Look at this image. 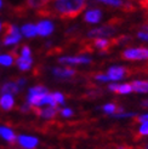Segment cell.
<instances>
[{
    "mask_svg": "<svg viewBox=\"0 0 148 149\" xmlns=\"http://www.w3.org/2000/svg\"><path fill=\"white\" fill-rule=\"evenodd\" d=\"M87 0H54L40 9V16L61 19H73L78 17L86 7Z\"/></svg>",
    "mask_w": 148,
    "mask_h": 149,
    "instance_id": "obj_1",
    "label": "cell"
},
{
    "mask_svg": "<svg viewBox=\"0 0 148 149\" xmlns=\"http://www.w3.org/2000/svg\"><path fill=\"white\" fill-rule=\"evenodd\" d=\"M118 23H120L119 18L109 21L107 24L102 26L100 28H95V29H92V31H90V32H89V36H92V38H103V36L112 35L117 31V24Z\"/></svg>",
    "mask_w": 148,
    "mask_h": 149,
    "instance_id": "obj_2",
    "label": "cell"
},
{
    "mask_svg": "<svg viewBox=\"0 0 148 149\" xmlns=\"http://www.w3.org/2000/svg\"><path fill=\"white\" fill-rule=\"evenodd\" d=\"M4 28H5V35L3 39L4 45L9 46V45H16V44H18L21 40V36H22L18 28L16 26L9 24V23H5Z\"/></svg>",
    "mask_w": 148,
    "mask_h": 149,
    "instance_id": "obj_3",
    "label": "cell"
},
{
    "mask_svg": "<svg viewBox=\"0 0 148 149\" xmlns=\"http://www.w3.org/2000/svg\"><path fill=\"white\" fill-rule=\"evenodd\" d=\"M123 58L129 61H141V59H148V49L145 47H134L128 49L123 52Z\"/></svg>",
    "mask_w": 148,
    "mask_h": 149,
    "instance_id": "obj_4",
    "label": "cell"
},
{
    "mask_svg": "<svg viewBox=\"0 0 148 149\" xmlns=\"http://www.w3.org/2000/svg\"><path fill=\"white\" fill-rule=\"evenodd\" d=\"M16 142L18 146L23 149H35L39 144V139L33 136H27V135H20L16 138Z\"/></svg>",
    "mask_w": 148,
    "mask_h": 149,
    "instance_id": "obj_5",
    "label": "cell"
},
{
    "mask_svg": "<svg viewBox=\"0 0 148 149\" xmlns=\"http://www.w3.org/2000/svg\"><path fill=\"white\" fill-rule=\"evenodd\" d=\"M63 64H87L91 59L86 56H64L58 59Z\"/></svg>",
    "mask_w": 148,
    "mask_h": 149,
    "instance_id": "obj_6",
    "label": "cell"
},
{
    "mask_svg": "<svg viewBox=\"0 0 148 149\" xmlns=\"http://www.w3.org/2000/svg\"><path fill=\"white\" fill-rule=\"evenodd\" d=\"M35 27H36V34H39L41 36L50 35L55 29L54 23L52 22H50V21H40Z\"/></svg>",
    "mask_w": 148,
    "mask_h": 149,
    "instance_id": "obj_7",
    "label": "cell"
},
{
    "mask_svg": "<svg viewBox=\"0 0 148 149\" xmlns=\"http://www.w3.org/2000/svg\"><path fill=\"white\" fill-rule=\"evenodd\" d=\"M125 68H123V67H118V65H114V67H110V68L108 69V74L107 77L109 80L112 81H118L120 80L125 77Z\"/></svg>",
    "mask_w": 148,
    "mask_h": 149,
    "instance_id": "obj_8",
    "label": "cell"
},
{
    "mask_svg": "<svg viewBox=\"0 0 148 149\" xmlns=\"http://www.w3.org/2000/svg\"><path fill=\"white\" fill-rule=\"evenodd\" d=\"M102 18V11L100 9H90L84 16V19L87 23H98Z\"/></svg>",
    "mask_w": 148,
    "mask_h": 149,
    "instance_id": "obj_9",
    "label": "cell"
},
{
    "mask_svg": "<svg viewBox=\"0 0 148 149\" xmlns=\"http://www.w3.org/2000/svg\"><path fill=\"white\" fill-rule=\"evenodd\" d=\"M0 137L9 143H15L16 142V138H17L13 130L11 127H9V126H0Z\"/></svg>",
    "mask_w": 148,
    "mask_h": 149,
    "instance_id": "obj_10",
    "label": "cell"
},
{
    "mask_svg": "<svg viewBox=\"0 0 148 149\" xmlns=\"http://www.w3.org/2000/svg\"><path fill=\"white\" fill-rule=\"evenodd\" d=\"M15 106V98L13 95L10 93H1L0 97V108L4 110H11Z\"/></svg>",
    "mask_w": 148,
    "mask_h": 149,
    "instance_id": "obj_11",
    "label": "cell"
},
{
    "mask_svg": "<svg viewBox=\"0 0 148 149\" xmlns=\"http://www.w3.org/2000/svg\"><path fill=\"white\" fill-rule=\"evenodd\" d=\"M36 114L44 119H52L57 113V108L55 107H46V108H36Z\"/></svg>",
    "mask_w": 148,
    "mask_h": 149,
    "instance_id": "obj_12",
    "label": "cell"
},
{
    "mask_svg": "<svg viewBox=\"0 0 148 149\" xmlns=\"http://www.w3.org/2000/svg\"><path fill=\"white\" fill-rule=\"evenodd\" d=\"M52 73L55 77L60 79H67V78H72L75 74V70L72 68H54Z\"/></svg>",
    "mask_w": 148,
    "mask_h": 149,
    "instance_id": "obj_13",
    "label": "cell"
},
{
    "mask_svg": "<svg viewBox=\"0 0 148 149\" xmlns=\"http://www.w3.org/2000/svg\"><path fill=\"white\" fill-rule=\"evenodd\" d=\"M20 86L13 83V81H9V83H5L1 85L0 87V92L1 93H10V95H15V93H18L20 92Z\"/></svg>",
    "mask_w": 148,
    "mask_h": 149,
    "instance_id": "obj_14",
    "label": "cell"
},
{
    "mask_svg": "<svg viewBox=\"0 0 148 149\" xmlns=\"http://www.w3.org/2000/svg\"><path fill=\"white\" fill-rule=\"evenodd\" d=\"M108 88H109L110 91L117 92V93H120V95H126V93H130V92L132 91L131 85H129V84H123V85H119V84H110Z\"/></svg>",
    "mask_w": 148,
    "mask_h": 149,
    "instance_id": "obj_15",
    "label": "cell"
},
{
    "mask_svg": "<svg viewBox=\"0 0 148 149\" xmlns=\"http://www.w3.org/2000/svg\"><path fill=\"white\" fill-rule=\"evenodd\" d=\"M16 64H17V67L21 70L26 72V70L31 69V67L33 64V59H32V57H22V56H20L16 59Z\"/></svg>",
    "mask_w": 148,
    "mask_h": 149,
    "instance_id": "obj_16",
    "label": "cell"
},
{
    "mask_svg": "<svg viewBox=\"0 0 148 149\" xmlns=\"http://www.w3.org/2000/svg\"><path fill=\"white\" fill-rule=\"evenodd\" d=\"M131 88L136 92H141V93H147L148 92V81L145 80H135L131 84Z\"/></svg>",
    "mask_w": 148,
    "mask_h": 149,
    "instance_id": "obj_17",
    "label": "cell"
},
{
    "mask_svg": "<svg viewBox=\"0 0 148 149\" xmlns=\"http://www.w3.org/2000/svg\"><path fill=\"white\" fill-rule=\"evenodd\" d=\"M21 32L26 38H34V36L36 35V27L32 23H27V24H24L23 27H22Z\"/></svg>",
    "mask_w": 148,
    "mask_h": 149,
    "instance_id": "obj_18",
    "label": "cell"
},
{
    "mask_svg": "<svg viewBox=\"0 0 148 149\" xmlns=\"http://www.w3.org/2000/svg\"><path fill=\"white\" fill-rule=\"evenodd\" d=\"M92 44H94V46L98 50H106L110 46V41L105 38H96Z\"/></svg>",
    "mask_w": 148,
    "mask_h": 149,
    "instance_id": "obj_19",
    "label": "cell"
},
{
    "mask_svg": "<svg viewBox=\"0 0 148 149\" xmlns=\"http://www.w3.org/2000/svg\"><path fill=\"white\" fill-rule=\"evenodd\" d=\"M13 62H15L13 54H4V55H0V65L10 67V65L13 64Z\"/></svg>",
    "mask_w": 148,
    "mask_h": 149,
    "instance_id": "obj_20",
    "label": "cell"
},
{
    "mask_svg": "<svg viewBox=\"0 0 148 149\" xmlns=\"http://www.w3.org/2000/svg\"><path fill=\"white\" fill-rule=\"evenodd\" d=\"M100 3H103L106 5H109V6H114V7H120L123 9V6L125 4L124 0H97Z\"/></svg>",
    "mask_w": 148,
    "mask_h": 149,
    "instance_id": "obj_21",
    "label": "cell"
},
{
    "mask_svg": "<svg viewBox=\"0 0 148 149\" xmlns=\"http://www.w3.org/2000/svg\"><path fill=\"white\" fill-rule=\"evenodd\" d=\"M103 110H105L107 114H114L115 110H118V109H117V107H115V104L108 103V104H105V106H103Z\"/></svg>",
    "mask_w": 148,
    "mask_h": 149,
    "instance_id": "obj_22",
    "label": "cell"
},
{
    "mask_svg": "<svg viewBox=\"0 0 148 149\" xmlns=\"http://www.w3.org/2000/svg\"><path fill=\"white\" fill-rule=\"evenodd\" d=\"M52 97H54V100H55V102H56L57 104H63V103H64V96H63L61 92H55V93H52Z\"/></svg>",
    "mask_w": 148,
    "mask_h": 149,
    "instance_id": "obj_23",
    "label": "cell"
},
{
    "mask_svg": "<svg viewBox=\"0 0 148 149\" xmlns=\"http://www.w3.org/2000/svg\"><path fill=\"white\" fill-rule=\"evenodd\" d=\"M138 131H140V133H141V135H143V136H148V121L142 123L141 127L138 129Z\"/></svg>",
    "mask_w": 148,
    "mask_h": 149,
    "instance_id": "obj_24",
    "label": "cell"
},
{
    "mask_svg": "<svg viewBox=\"0 0 148 149\" xmlns=\"http://www.w3.org/2000/svg\"><path fill=\"white\" fill-rule=\"evenodd\" d=\"M21 56L22 57H31V49H29V46H27V45L22 46V49H21Z\"/></svg>",
    "mask_w": 148,
    "mask_h": 149,
    "instance_id": "obj_25",
    "label": "cell"
},
{
    "mask_svg": "<svg viewBox=\"0 0 148 149\" xmlns=\"http://www.w3.org/2000/svg\"><path fill=\"white\" fill-rule=\"evenodd\" d=\"M61 115L64 118H69L73 115V110L69 108H63V109H61Z\"/></svg>",
    "mask_w": 148,
    "mask_h": 149,
    "instance_id": "obj_26",
    "label": "cell"
},
{
    "mask_svg": "<svg viewBox=\"0 0 148 149\" xmlns=\"http://www.w3.org/2000/svg\"><path fill=\"white\" fill-rule=\"evenodd\" d=\"M137 36H138L140 39H142V40L148 41V33H147V32H145V31H142V32H138Z\"/></svg>",
    "mask_w": 148,
    "mask_h": 149,
    "instance_id": "obj_27",
    "label": "cell"
},
{
    "mask_svg": "<svg viewBox=\"0 0 148 149\" xmlns=\"http://www.w3.org/2000/svg\"><path fill=\"white\" fill-rule=\"evenodd\" d=\"M135 114L132 113H119V114H115V118H130V116H134Z\"/></svg>",
    "mask_w": 148,
    "mask_h": 149,
    "instance_id": "obj_28",
    "label": "cell"
},
{
    "mask_svg": "<svg viewBox=\"0 0 148 149\" xmlns=\"http://www.w3.org/2000/svg\"><path fill=\"white\" fill-rule=\"evenodd\" d=\"M96 80H98V81H109L108 77L103 75V74H98V75H96Z\"/></svg>",
    "mask_w": 148,
    "mask_h": 149,
    "instance_id": "obj_29",
    "label": "cell"
},
{
    "mask_svg": "<svg viewBox=\"0 0 148 149\" xmlns=\"http://www.w3.org/2000/svg\"><path fill=\"white\" fill-rule=\"evenodd\" d=\"M16 84L20 86V88H21V87H23V86L26 85V79H18V80L16 81Z\"/></svg>",
    "mask_w": 148,
    "mask_h": 149,
    "instance_id": "obj_30",
    "label": "cell"
},
{
    "mask_svg": "<svg viewBox=\"0 0 148 149\" xmlns=\"http://www.w3.org/2000/svg\"><path fill=\"white\" fill-rule=\"evenodd\" d=\"M31 108H32V107H31V106H29V104H28V103H26V104H23V106H22V107H21V110H22V111H28V110H29V109H31Z\"/></svg>",
    "mask_w": 148,
    "mask_h": 149,
    "instance_id": "obj_31",
    "label": "cell"
},
{
    "mask_svg": "<svg viewBox=\"0 0 148 149\" xmlns=\"http://www.w3.org/2000/svg\"><path fill=\"white\" fill-rule=\"evenodd\" d=\"M138 120L141 121V123H145V121H148V114H143L138 118Z\"/></svg>",
    "mask_w": 148,
    "mask_h": 149,
    "instance_id": "obj_32",
    "label": "cell"
},
{
    "mask_svg": "<svg viewBox=\"0 0 148 149\" xmlns=\"http://www.w3.org/2000/svg\"><path fill=\"white\" fill-rule=\"evenodd\" d=\"M142 106L148 108V100H146V101H143V102H142Z\"/></svg>",
    "mask_w": 148,
    "mask_h": 149,
    "instance_id": "obj_33",
    "label": "cell"
},
{
    "mask_svg": "<svg viewBox=\"0 0 148 149\" xmlns=\"http://www.w3.org/2000/svg\"><path fill=\"white\" fill-rule=\"evenodd\" d=\"M143 29H145V32L148 33V24H145V26H143Z\"/></svg>",
    "mask_w": 148,
    "mask_h": 149,
    "instance_id": "obj_34",
    "label": "cell"
},
{
    "mask_svg": "<svg viewBox=\"0 0 148 149\" xmlns=\"http://www.w3.org/2000/svg\"><path fill=\"white\" fill-rule=\"evenodd\" d=\"M3 28H4V24L1 23V22H0V32H1V29H3Z\"/></svg>",
    "mask_w": 148,
    "mask_h": 149,
    "instance_id": "obj_35",
    "label": "cell"
},
{
    "mask_svg": "<svg viewBox=\"0 0 148 149\" xmlns=\"http://www.w3.org/2000/svg\"><path fill=\"white\" fill-rule=\"evenodd\" d=\"M1 6H3V1H1V0H0V9H1Z\"/></svg>",
    "mask_w": 148,
    "mask_h": 149,
    "instance_id": "obj_36",
    "label": "cell"
},
{
    "mask_svg": "<svg viewBox=\"0 0 148 149\" xmlns=\"http://www.w3.org/2000/svg\"><path fill=\"white\" fill-rule=\"evenodd\" d=\"M119 149H124V148H119Z\"/></svg>",
    "mask_w": 148,
    "mask_h": 149,
    "instance_id": "obj_37",
    "label": "cell"
},
{
    "mask_svg": "<svg viewBox=\"0 0 148 149\" xmlns=\"http://www.w3.org/2000/svg\"><path fill=\"white\" fill-rule=\"evenodd\" d=\"M147 149H148V146H147Z\"/></svg>",
    "mask_w": 148,
    "mask_h": 149,
    "instance_id": "obj_38",
    "label": "cell"
},
{
    "mask_svg": "<svg viewBox=\"0 0 148 149\" xmlns=\"http://www.w3.org/2000/svg\"><path fill=\"white\" fill-rule=\"evenodd\" d=\"M138 1H140V0H138Z\"/></svg>",
    "mask_w": 148,
    "mask_h": 149,
    "instance_id": "obj_39",
    "label": "cell"
}]
</instances>
